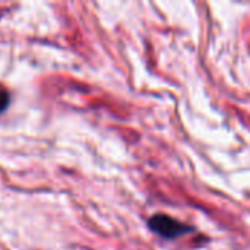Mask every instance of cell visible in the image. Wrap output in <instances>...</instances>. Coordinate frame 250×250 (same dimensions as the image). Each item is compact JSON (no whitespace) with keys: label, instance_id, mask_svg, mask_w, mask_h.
Wrapping results in <instances>:
<instances>
[{"label":"cell","instance_id":"6da1fadb","mask_svg":"<svg viewBox=\"0 0 250 250\" xmlns=\"http://www.w3.org/2000/svg\"><path fill=\"white\" fill-rule=\"evenodd\" d=\"M148 227L151 231H154L157 236L166 240H174L179 239L190 231H193L192 226H188L185 223H180L166 214H155L148 220Z\"/></svg>","mask_w":250,"mask_h":250},{"label":"cell","instance_id":"7a4b0ae2","mask_svg":"<svg viewBox=\"0 0 250 250\" xmlns=\"http://www.w3.org/2000/svg\"><path fill=\"white\" fill-rule=\"evenodd\" d=\"M7 105H9V92L3 86H0V114L7 108Z\"/></svg>","mask_w":250,"mask_h":250}]
</instances>
